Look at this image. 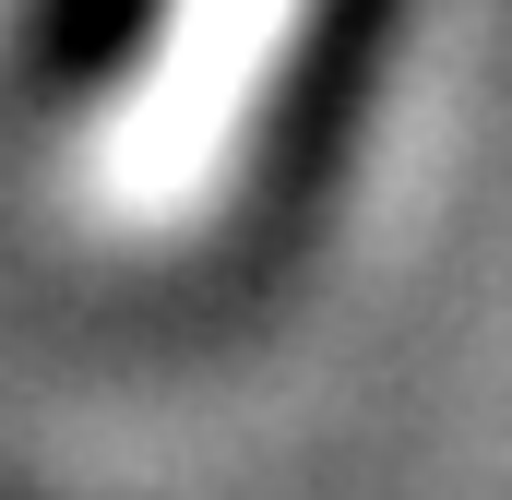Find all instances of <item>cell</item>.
Returning <instances> with one entry per match:
<instances>
[{
    "mask_svg": "<svg viewBox=\"0 0 512 500\" xmlns=\"http://www.w3.org/2000/svg\"><path fill=\"white\" fill-rule=\"evenodd\" d=\"M370 12L382 0H120L84 24L60 96L72 215L108 239H215L274 203Z\"/></svg>",
    "mask_w": 512,
    "mask_h": 500,
    "instance_id": "1",
    "label": "cell"
}]
</instances>
